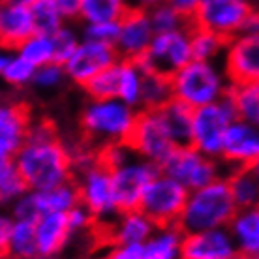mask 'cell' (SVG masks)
<instances>
[{
  "label": "cell",
  "mask_w": 259,
  "mask_h": 259,
  "mask_svg": "<svg viewBox=\"0 0 259 259\" xmlns=\"http://www.w3.org/2000/svg\"><path fill=\"white\" fill-rule=\"evenodd\" d=\"M13 163L26 188L38 192L73 179L70 149L60 141L49 122H30Z\"/></svg>",
  "instance_id": "obj_1"
},
{
  "label": "cell",
  "mask_w": 259,
  "mask_h": 259,
  "mask_svg": "<svg viewBox=\"0 0 259 259\" xmlns=\"http://www.w3.org/2000/svg\"><path fill=\"white\" fill-rule=\"evenodd\" d=\"M98 156L105 167L109 169L118 210L137 208L147 184L160 171L158 165L136 154L128 143L107 145L100 149Z\"/></svg>",
  "instance_id": "obj_2"
},
{
  "label": "cell",
  "mask_w": 259,
  "mask_h": 259,
  "mask_svg": "<svg viewBox=\"0 0 259 259\" xmlns=\"http://www.w3.org/2000/svg\"><path fill=\"white\" fill-rule=\"evenodd\" d=\"M139 109L117 98H91L81 111V128L87 141L104 149L128 143Z\"/></svg>",
  "instance_id": "obj_3"
},
{
  "label": "cell",
  "mask_w": 259,
  "mask_h": 259,
  "mask_svg": "<svg viewBox=\"0 0 259 259\" xmlns=\"http://www.w3.org/2000/svg\"><path fill=\"white\" fill-rule=\"evenodd\" d=\"M235 212L237 205L229 194L226 177H222L201 188L188 192L177 224L184 233L218 229V227H227Z\"/></svg>",
  "instance_id": "obj_4"
},
{
  "label": "cell",
  "mask_w": 259,
  "mask_h": 259,
  "mask_svg": "<svg viewBox=\"0 0 259 259\" xmlns=\"http://www.w3.org/2000/svg\"><path fill=\"white\" fill-rule=\"evenodd\" d=\"M171 79L173 98L188 105L190 109H197L212 102H218L226 96L231 81L220 62H205L192 59L181 70H177Z\"/></svg>",
  "instance_id": "obj_5"
},
{
  "label": "cell",
  "mask_w": 259,
  "mask_h": 259,
  "mask_svg": "<svg viewBox=\"0 0 259 259\" xmlns=\"http://www.w3.org/2000/svg\"><path fill=\"white\" fill-rule=\"evenodd\" d=\"M71 181L77 188L79 203L89 208L96 224L105 226L117 216L118 205L113 192L109 169L102 163L100 156L73 167Z\"/></svg>",
  "instance_id": "obj_6"
},
{
  "label": "cell",
  "mask_w": 259,
  "mask_h": 259,
  "mask_svg": "<svg viewBox=\"0 0 259 259\" xmlns=\"http://www.w3.org/2000/svg\"><path fill=\"white\" fill-rule=\"evenodd\" d=\"M224 167L226 165L222 163V160L203 154L192 145L175 147L167 154V158L158 165L162 173L171 177L188 192L226 177L227 171H224Z\"/></svg>",
  "instance_id": "obj_7"
},
{
  "label": "cell",
  "mask_w": 259,
  "mask_h": 259,
  "mask_svg": "<svg viewBox=\"0 0 259 259\" xmlns=\"http://www.w3.org/2000/svg\"><path fill=\"white\" fill-rule=\"evenodd\" d=\"M235 118L237 117H235L233 105L229 102L227 94L218 102H212V104L194 109L190 145L195 147L203 154L220 160L224 134Z\"/></svg>",
  "instance_id": "obj_8"
},
{
  "label": "cell",
  "mask_w": 259,
  "mask_h": 259,
  "mask_svg": "<svg viewBox=\"0 0 259 259\" xmlns=\"http://www.w3.org/2000/svg\"><path fill=\"white\" fill-rule=\"evenodd\" d=\"M253 13H257L253 0H201L190 21L194 26L231 39L244 30Z\"/></svg>",
  "instance_id": "obj_9"
},
{
  "label": "cell",
  "mask_w": 259,
  "mask_h": 259,
  "mask_svg": "<svg viewBox=\"0 0 259 259\" xmlns=\"http://www.w3.org/2000/svg\"><path fill=\"white\" fill-rule=\"evenodd\" d=\"M186 197H188V190L182 188L179 182L173 181L165 173L158 171L154 179L147 184L137 208L143 214H147L154 226L177 224L184 208Z\"/></svg>",
  "instance_id": "obj_10"
},
{
  "label": "cell",
  "mask_w": 259,
  "mask_h": 259,
  "mask_svg": "<svg viewBox=\"0 0 259 259\" xmlns=\"http://www.w3.org/2000/svg\"><path fill=\"white\" fill-rule=\"evenodd\" d=\"M190 26L171 30V32L154 34L149 49L137 60L139 66L145 71H154V73H162L169 77L177 70H181L184 64H188L192 60Z\"/></svg>",
  "instance_id": "obj_11"
},
{
  "label": "cell",
  "mask_w": 259,
  "mask_h": 259,
  "mask_svg": "<svg viewBox=\"0 0 259 259\" xmlns=\"http://www.w3.org/2000/svg\"><path fill=\"white\" fill-rule=\"evenodd\" d=\"M128 145L141 158L160 165L175 149L158 109H139Z\"/></svg>",
  "instance_id": "obj_12"
},
{
  "label": "cell",
  "mask_w": 259,
  "mask_h": 259,
  "mask_svg": "<svg viewBox=\"0 0 259 259\" xmlns=\"http://www.w3.org/2000/svg\"><path fill=\"white\" fill-rule=\"evenodd\" d=\"M117 60L118 55L113 46L81 38L77 47L62 62V66H64L68 81L79 84V87H84L94 75L113 66Z\"/></svg>",
  "instance_id": "obj_13"
},
{
  "label": "cell",
  "mask_w": 259,
  "mask_h": 259,
  "mask_svg": "<svg viewBox=\"0 0 259 259\" xmlns=\"http://www.w3.org/2000/svg\"><path fill=\"white\" fill-rule=\"evenodd\" d=\"M220 64L231 83L259 81V34H237L227 39Z\"/></svg>",
  "instance_id": "obj_14"
},
{
  "label": "cell",
  "mask_w": 259,
  "mask_h": 259,
  "mask_svg": "<svg viewBox=\"0 0 259 259\" xmlns=\"http://www.w3.org/2000/svg\"><path fill=\"white\" fill-rule=\"evenodd\" d=\"M222 163L229 169L259 163V126L235 118L222 141Z\"/></svg>",
  "instance_id": "obj_15"
},
{
  "label": "cell",
  "mask_w": 259,
  "mask_h": 259,
  "mask_svg": "<svg viewBox=\"0 0 259 259\" xmlns=\"http://www.w3.org/2000/svg\"><path fill=\"white\" fill-rule=\"evenodd\" d=\"M154 38L147 12L128 10V13L118 21V32L115 39V51L122 60H139L143 53L149 49Z\"/></svg>",
  "instance_id": "obj_16"
},
{
  "label": "cell",
  "mask_w": 259,
  "mask_h": 259,
  "mask_svg": "<svg viewBox=\"0 0 259 259\" xmlns=\"http://www.w3.org/2000/svg\"><path fill=\"white\" fill-rule=\"evenodd\" d=\"M235 246L227 227L205 229L195 233H184L181 259H237Z\"/></svg>",
  "instance_id": "obj_17"
},
{
  "label": "cell",
  "mask_w": 259,
  "mask_h": 259,
  "mask_svg": "<svg viewBox=\"0 0 259 259\" xmlns=\"http://www.w3.org/2000/svg\"><path fill=\"white\" fill-rule=\"evenodd\" d=\"M30 126L26 107L13 102H0V163L13 160Z\"/></svg>",
  "instance_id": "obj_18"
},
{
  "label": "cell",
  "mask_w": 259,
  "mask_h": 259,
  "mask_svg": "<svg viewBox=\"0 0 259 259\" xmlns=\"http://www.w3.org/2000/svg\"><path fill=\"white\" fill-rule=\"evenodd\" d=\"M36 32L30 6L8 0L0 10V46L17 49L30 34Z\"/></svg>",
  "instance_id": "obj_19"
},
{
  "label": "cell",
  "mask_w": 259,
  "mask_h": 259,
  "mask_svg": "<svg viewBox=\"0 0 259 259\" xmlns=\"http://www.w3.org/2000/svg\"><path fill=\"white\" fill-rule=\"evenodd\" d=\"M104 227L107 229L111 242L141 246L147 237L154 231L156 226L139 208H130V210H118L117 216Z\"/></svg>",
  "instance_id": "obj_20"
},
{
  "label": "cell",
  "mask_w": 259,
  "mask_h": 259,
  "mask_svg": "<svg viewBox=\"0 0 259 259\" xmlns=\"http://www.w3.org/2000/svg\"><path fill=\"white\" fill-rule=\"evenodd\" d=\"M36 231V253L41 257H51L59 253L71 239L64 214H41L34 222Z\"/></svg>",
  "instance_id": "obj_21"
},
{
  "label": "cell",
  "mask_w": 259,
  "mask_h": 259,
  "mask_svg": "<svg viewBox=\"0 0 259 259\" xmlns=\"http://www.w3.org/2000/svg\"><path fill=\"white\" fill-rule=\"evenodd\" d=\"M227 231L233 239L239 255L257 259L259 255V208H237Z\"/></svg>",
  "instance_id": "obj_22"
},
{
  "label": "cell",
  "mask_w": 259,
  "mask_h": 259,
  "mask_svg": "<svg viewBox=\"0 0 259 259\" xmlns=\"http://www.w3.org/2000/svg\"><path fill=\"white\" fill-rule=\"evenodd\" d=\"M184 231L179 224L156 226L154 231L147 237L139 250L141 259H181Z\"/></svg>",
  "instance_id": "obj_23"
},
{
  "label": "cell",
  "mask_w": 259,
  "mask_h": 259,
  "mask_svg": "<svg viewBox=\"0 0 259 259\" xmlns=\"http://www.w3.org/2000/svg\"><path fill=\"white\" fill-rule=\"evenodd\" d=\"M226 182L237 208H253L259 205V163L227 171Z\"/></svg>",
  "instance_id": "obj_24"
},
{
  "label": "cell",
  "mask_w": 259,
  "mask_h": 259,
  "mask_svg": "<svg viewBox=\"0 0 259 259\" xmlns=\"http://www.w3.org/2000/svg\"><path fill=\"white\" fill-rule=\"evenodd\" d=\"M145 70L137 60H122L117 62V100L141 109V91Z\"/></svg>",
  "instance_id": "obj_25"
},
{
  "label": "cell",
  "mask_w": 259,
  "mask_h": 259,
  "mask_svg": "<svg viewBox=\"0 0 259 259\" xmlns=\"http://www.w3.org/2000/svg\"><path fill=\"white\" fill-rule=\"evenodd\" d=\"M34 199L38 205L39 216L41 214H66L79 203V195L73 181H66L51 188L34 192Z\"/></svg>",
  "instance_id": "obj_26"
},
{
  "label": "cell",
  "mask_w": 259,
  "mask_h": 259,
  "mask_svg": "<svg viewBox=\"0 0 259 259\" xmlns=\"http://www.w3.org/2000/svg\"><path fill=\"white\" fill-rule=\"evenodd\" d=\"M160 117H162L165 130H167L171 141L175 143V147L179 145H190V137H192V113L194 109H190L188 105H184L182 102L171 98L167 104L158 109Z\"/></svg>",
  "instance_id": "obj_27"
},
{
  "label": "cell",
  "mask_w": 259,
  "mask_h": 259,
  "mask_svg": "<svg viewBox=\"0 0 259 259\" xmlns=\"http://www.w3.org/2000/svg\"><path fill=\"white\" fill-rule=\"evenodd\" d=\"M227 98L233 105L235 117L259 126V81L231 83Z\"/></svg>",
  "instance_id": "obj_28"
},
{
  "label": "cell",
  "mask_w": 259,
  "mask_h": 259,
  "mask_svg": "<svg viewBox=\"0 0 259 259\" xmlns=\"http://www.w3.org/2000/svg\"><path fill=\"white\" fill-rule=\"evenodd\" d=\"M36 220H21L12 218V226L8 231L6 250L10 255L17 259H32L36 257V231H34Z\"/></svg>",
  "instance_id": "obj_29"
},
{
  "label": "cell",
  "mask_w": 259,
  "mask_h": 259,
  "mask_svg": "<svg viewBox=\"0 0 259 259\" xmlns=\"http://www.w3.org/2000/svg\"><path fill=\"white\" fill-rule=\"evenodd\" d=\"M126 0H81L77 10V19L81 25L87 23H105L120 21L128 13Z\"/></svg>",
  "instance_id": "obj_30"
},
{
  "label": "cell",
  "mask_w": 259,
  "mask_h": 259,
  "mask_svg": "<svg viewBox=\"0 0 259 259\" xmlns=\"http://www.w3.org/2000/svg\"><path fill=\"white\" fill-rule=\"evenodd\" d=\"M227 39L201 26H190V49L192 59L205 62H220L226 51Z\"/></svg>",
  "instance_id": "obj_31"
},
{
  "label": "cell",
  "mask_w": 259,
  "mask_h": 259,
  "mask_svg": "<svg viewBox=\"0 0 259 259\" xmlns=\"http://www.w3.org/2000/svg\"><path fill=\"white\" fill-rule=\"evenodd\" d=\"M13 51L17 53L23 60H26L30 66H34V68H39V66L49 64V62H57L55 60V44H53L51 34H41V32L30 34Z\"/></svg>",
  "instance_id": "obj_32"
},
{
  "label": "cell",
  "mask_w": 259,
  "mask_h": 259,
  "mask_svg": "<svg viewBox=\"0 0 259 259\" xmlns=\"http://www.w3.org/2000/svg\"><path fill=\"white\" fill-rule=\"evenodd\" d=\"M173 98L171 79L162 73L145 71L141 91V109H160Z\"/></svg>",
  "instance_id": "obj_33"
},
{
  "label": "cell",
  "mask_w": 259,
  "mask_h": 259,
  "mask_svg": "<svg viewBox=\"0 0 259 259\" xmlns=\"http://www.w3.org/2000/svg\"><path fill=\"white\" fill-rule=\"evenodd\" d=\"M26 192L28 188L13 160L0 163V207H12Z\"/></svg>",
  "instance_id": "obj_34"
},
{
  "label": "cell",
  "mask_w": 259,
  "mask_h": 259,
  "mask_svg": "<svg viewBox=\"0 0 259 259\" xmlns=\"http://www.w3.org/2000/svg\"><path fill=\"white\" fill-rule=\"evenodd\" d=\"M30 13H32L36 32L41 34L57 32L66 23L64 15L60 13V10L53 0H36L34 4H30Z\"/></svg>",
  "instance_id": "obj_35"
},
{
  "label": "cell",
  "mask_w": 259,
  "mask_h": 259,
  "mask_svg": "<svg viewBox=\"0 0 259 259\" xmlns=\"http://www.w3.org/2000/svg\"><path fill=\"white\" fill-rule=\"evenodd\" d=\"M147 15H149L150 26H152L154 34L171 32V30H179V28L192 25V21L186 19L173 6H169L167 2H162L158 6L150 8L149 12H147Z\"/></svg>",
  "instance_id": "obj_36"
},
{
  "label": "cell",
  "mask_w": 259,
  "mask_h": 259,
  "mask_svg": "<svg viewBox=\"0 0 259 259\" xmlns=\"http://www.w3.org/2000/svg\"><path fill=\"white\" fill-rule=\"evenodd\" d=\"M68 77H66L64 66L60 62H49L34 70L30 84L41 92H57L59 89H62Z\"/></svg>",
  "instance_id": "obj_37"
},
{
  "label": "cell",
  "mask_w": 259,
  "mask_h": 259,
  "mask_svg": "<svg viewBox=\"0 0 259 259\" xmlns=\"http://www.w3.org/2000/svg\"><path fill=\"white\" fill-rule=\"evenodd\" d=\"M34 70H36L34 66H30L26 60H23L17 53L13 51L10 60H8L6 68L0 73V77H2L4 83L13 87V89H25L32 81Z\"/></svg>",
  "instance_id": "obj_38"
},
{
  "label": "cell",
  "mask_w": 259,
  "mask_h": 259,
  "mask_svg": "<svg viewBox=\"0 0 259 259\" xmlns=\"http://www.w3.org/2000/svg\"><path fill=\"white\" fill-rule=\"evenodd\" d=\"M118 62V60H117ZM117 62L102 70L84 84L83 89L91 98H117Z\"/></svg>",
  "instance_id": "obj_39"
},
{
  "label": "cell",
  "mask_w": 259,
  "mask_h": 259,
  "mask_svg": "<svg viewBox=\"0 0 259 259\" xmlns=\"http://www.w3.org/2000/svg\"><path fill=\"white\" fill-rule=\"evenodd\" d=\"M51 36L53 44H55V60L62 64L81 41V32H79L77 26H73L70 21H66L64 25L60 26L57 32H53Z\"/></svg>",
  "instance_id": "obj_40"
},
{
  "label": "cell",
  "mask_w": 259,
  "mask_h": 259,
  "mask_svg": "<svg viewBox=\"0 0 259 259\" xmlns=\"http://www.w3.org/2000/svg\"><path fill=\"white\" fill-rule=\"evenodd\" d=\"M79 32H81V38L83 39H92V41L115 46V39H117V32H118V21L87 23V25H81Z\"/></svg>",
  "instance_id": "obj_41"
},
{
  "label": "cell",
  "mask_w": 259,
  "mask_h": 259,
  "mask_svg": "<svg viewBox=\"0 0 259 259\" xmlns=\"http://www.w3.org/2000/svg\"><path fill=\"white\" fill-rule=\"evenodd\" d=\"M64 216H66V222H68V227H70L71 235L83 233V231L91 229V227L96 224L94 218H92V214L89 212V208L83 207L81 203H77L75 207H71Z\"/></svg>",
  "instance_id": "obj_42"
},
{
  "label": "cell",
  "mask_w": 259,
  "mask_h": 259,
  "mask_svg": "<svg viewBox=\"0 0 259 259\" xmlns=\"http://www.w3.org/2000/svg\"><path fill=\"white\" fill-rule=\"evenodd\" d=\"M102 259H141V250L139 246H132V244H115L111 242L107 252L104 253Z\"/></svg>",
  "instance_id": "obj_43"
},
{
  "label": "cell",
  "mask_w": 259,
  "mask_h": 259,
  "mask_svg": "<svg viewBox=\"0 0 259 259\" xmlns=\"http://www.w3.org/2000/svg\"><path fill=\"white\" fill-rule=\"evenodd\" d=\"M169 6H173L179 13H182L186 19H192L201 0H165Z\"/></svg>",
  "instance_id": "obj_44"
},
{
  "label": "cell",
  "mask_w": 259,
  "mask_h": 259,
  "mask_svg": "<svg viewBox=\"0 0 259 259\" xmlns=\"http://www.w3.org/2000/svg\"><path fill=\"white\" fill-rule=\"evenodd\" d=\"M57 8L60 10V13L64 15L66 21H73L77 19V10H79V2L81 0H53Z\"/></svg>",
  "instance_id": "obj_45"
},
{
  "label": "cell",
  "mask_w": 259,
  "mask_h": 259,
  "mask_svg": "<svg viewBox=\"0 0 259 259\" xmlns=\"http://www.w3.org/2000/svg\"><path fill=\"white\" fill-rule=\"evenodd\" d=\"M10 226H12V214H8L6 210L0 208V252L6 250V239Z\"/></svg>",
  "instance_id": "obj_46"
},
{
  "label": "cell",
  "mask_w": 259,
  "mask_h": 259,
  "mask_svg": "<svg viewBox=\"0 0 259 259\" xmlns=\"http://www.w3.org/2000/svg\"><path fill=\"white\" fill-rule=\"evenodd\" d=\"M130 10H139V12H149L150 8L162 4L165 0H126Z\"/></svg>",
  "instance_id": "obj_47"
},
{
  "label": "cell",
  "mask_w": 259,
  "mask_h": 259,
  "mask_svg": "<svg viewBox=\"0 0 259 259\" xmlns=\"http://www.w3.org/2000/svg\"><path fill=\"white\" fill-rule=\"evenodd\" d=\"M12 49H8V47L0 46V73H2V70L6 68L8 60H10V57H12Z\"/></svg>",
  "instance_id": "obj_48"
},
{
  "label": "cell",
  "mask_w": 259,
  "mask_h": 259,
  "mask_svg": "<svg viewBox=\"0 0 259 259\" xmlns=\"http://www.w3.org/2000/svg\"><path fill=\"white\" fill-rule=\"evenodd\" d=\"M15 2H21V4H26V6H30V4H34L36 0H15Z\"/></svg>",
  "instance_id": "obj_49"
},
{
  "label": "cell",
  "mask_w": 259,
  "mask_h": 259,
  "mask_svg": "<svg viewBox=\"0 0 259 259\" xmlns=\"http://www.w3.org/2000/svg\"><path fill=\"white\" fill-rule=\"evenodd\" d=\"M0 2H2V4H4V2H8V0H0Z\"/></svg>",
  "instance_id": "obj_50"
},
{
  "label": "cell",
  "mask_w": 259,
  "mask_h": 259,
  "mask_svg": "<svg viewBox=\"0 0 259 259\" xmlns=\"http://www.w3.org/2000/svg\"><path fill=\"white\" fill-rule=\"evenodd\" d=\"M0 10H2V2H0Z\"/></svg>",
  "instance_id": "obj_51"
}]
</instances>
